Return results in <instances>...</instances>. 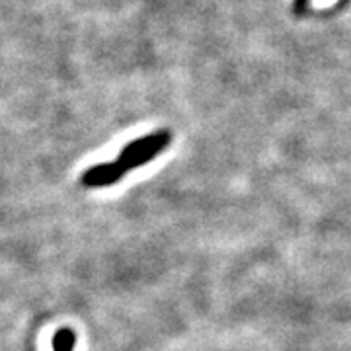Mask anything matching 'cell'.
Masks as SVG:
<instances>
[{
  "label": "cell",
  "mask_w": 351,
  "mask_h": 351,
  "mask_svg": "<svg viewBox=\"0 0 351 351\" xmlns=\"http://www.w3.org/2000/svg\"><path fill=\"white\" fill-rule=\"evenodd\" d=\"M174 133L170 129H158V131H152L145 137L135 138L131 141L129 145H125L121 152H119V162L125 166V170H135L141 168L145 164H149L152 158H156L160 152L168 149V145L172 143Z\"/></svg>",
  "instance_id": "cell-1"
},
{
  "label": "cell",
  "mask_w": 351,
  "mask_h": 351,
  "mask_svg": "<svg viewBox=\"0 0 351 351\" xmlns=\"http://www.w3.org/2000/svg\"><path fill=\"white\" fill-rule=\"evenodd\" d=\"M308 4H311V0H293V10L297 14H302Z\"/></svg>",
  "instance_id": "cell-4"
},
{
  "label": "cell",
  "mask_w": 351,
  "mask_h": 351,
  "mask_svg": "<svg viewBox=\"0 0 351 351\" xmlns=\"http://www.w3.org/2000/svg\"><path fill=\"white\" fill-rule=\"evenodd\" d=\"M125 174V166L119 160H113V162H100L92 166V168H88L80 180H82L84 188H110V186H115Z\"/></svg>",
  "instance_id": "cell-2"
},
{
  "label": "cell",
  "mask_w": 351,
  "mask_h": 351,
  "mask_svg": "<svg viewBox=\"0 0 351 351\" xmlns=\"http://www.w3.org/2000/svg\"><path fill=\"white\" fill-rule=\"evenodd\" d=\"M76 343L75 330L71 328H61L55 336H53V351H73Z\"/></svg>",
  "instance_id": "cell-3"
}]
</instances>
